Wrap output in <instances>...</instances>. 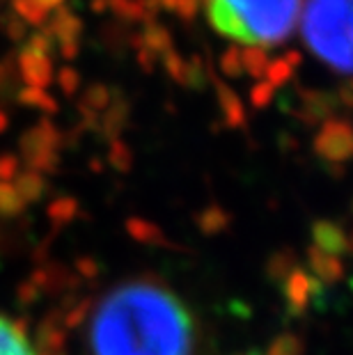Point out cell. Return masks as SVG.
Returning a JSON list of instances; mask_svg holds the SVG:
<instances>
[{"instance_id":"6da1fadb","label":"cell","mask_w":353,"mask_h":355,"mask_svg":"<svg viewBox=\"0 0 353 355\" xmlns=\"http://www.w3.org/2000/svg\"><path fill=\"white\" fill-rule=\"evenodd\" d=\"M198 328L184 300L152 277L112 286L85 330L87 355H195Z\"/></svg>"},{"instance_id":"7a4b0ae2","label":"cell","mask_w":353,"mask_h":355,"mask_svg":"<svg viewBox=\"0 0 353 355\" xmlns=\"http://www.w3.org/2000/svg\"><path fill=\"white\" fill-rule=\"evenodd\" d=\"M303 0H207L209 24L248 49H273L294 35Z\"/></svg>"},{"instance_id":"3957f363","label":"cell","mask_w":353,"mask_h":355,"mask_svg":"<svg viewBox=\"0 0 353 355\" xmlns=\"http://www.w3.org/2000/svg\"><path fill=\"white\" fill-rule=\"evenodd\" d=\"M310 51L330 69H351V0H307L300 10Z\"/></svg>"},{"instance_id":"277c9868","label":"cell","mask_w":353,"mask_h":355,"mask_svg":"<svg viewBox=\"0 0 353 355\" xmlns=\"http://www.w3.org/2000/svg\"><path fill=\"white\" fill-rule=\"evenodd\" d=\"M0 355H42L21 323L0 314Z\"/></svg>"}]
</instances>
